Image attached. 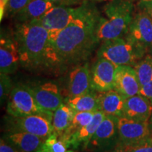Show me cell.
<instances>
[{"label":"cell","mask_w":152,"mask_h":152,"mask_svg":"<svg viewBox=\"0 0 152 152\" xmlns=\"http://www.w3.org/2000/svg\"><path fill=\"white\" fill-rule=\"evenodd\" d=\"M139 94L147 98L152 104V80L148 83L147 84L141 86Z\"/></svg>","instance_id":"obj_29"},{"label":"cell","mask_w":152,"mask_h":152,"mask_svg":"<svg viewBox=\"0 0 152 152\" xmlns=\"http://www.w3.org/2000/svg\"><path fill=\"white\" fill-rule=\"evenodd\" d=\"M96 112V111H82L75 113L69 127L64 132V134L61 137V138L67 143L68 139L71 137L74 133L92 122Z\"/></svg>","instance_id":"obj_23"},{"label":"cell","mask_w":152,"mask_h":152,"mask_svg":"<svg viewBox=\"0 0 152 152\" xmlns=\"http://www.w3.org/2000/svg\"><path fill=\"white\" fill-rule=\"evenodd\" d=\"M49 1H52L56 5L67 6V7L79 5L83 1V0H49Z\"/></svg>","instance_id":"obj_32"},{"label":"cell","mask_w":152,"mask_h":152,"mask_svg":"<svg viewBox=\"0 0 152 152\" xmlns=\"http://www.w3.org/2000/svg\"><path fill=\"white\" fill-rule=\"evenodd\" d=\"M13 35L20 66L30 71L47 68L49 33L38 20L16 23Z\"/></svg>","instance_id":"obj_2"},{"label":"cell","mask_w":152,"mask_h":152,"mask_svg":"<svg viewBox=\"0 0 152 152\" xmlns=\"http://www.w3.org/2000/svg\"><path fill=\"white\" fill-rule=\"evenodd\" d=\"M91 90V69L88 63L74 66L68 74V98L84 94Z\"/></svg>","instance_id":"obj_15"},{"label":"cell","mask_w":152,"mask_h":152,"mask_svg":"<svg viewBox=\"0 0 152 152\" xmlns=\"http://www.w3.org/2000/svg\"><path fill=\"white\" fill-rule=\"evenodd\" d=\"M124 37L147 53L152 46V20L144 11L139 9Z\"/></svg>","instance_id":"obj_10"},{"label":"cell","mask_w":152,"mask_h":152,"mask_svg":"<svg viewBox=\"0 0 152 152\" xmlns=\"http://www.w3.org/2000/svg\"><path fill=\"white\" fill-rule=\"evenodd\" d=\"M48 112L38 105L29 85L23 83L14 85L7 100V115L19 117Z\"/></svg>","instance_id":"obj_6"},{"label":"cell","mask_w":152,"mask_h":152,"mask_svg":"<svg viewBox=\"0 0 152 152\" xmlns=\"http://www.w3.org/2000/svg\"><path fill=\"white\" fill-rule=\"evenodd\" d=\"M125 147L130 152H152V136L134 145Z\"/></svg>","instance_id":"obj_28"},{"label":"cell","mask_w":152,"mask_h":152,"mask_svg":"<svg viewBox=\"0 0 152 152\" xmlns=\"http://www.w3.org/2000/svg\"><path fill=\"white\" fill-rule=\"evenodd\" d=\"M66 152H75V151H72V150H69V151H66Z\"/></svg>","instance_id":"obj_38"},{"label":"cell","mask_w":152,"mask_h":152,"mask_svg":"<svg viewBox=\"0 0 152 152\" xmlns=\"http://www.w3.org/2000/svg\"><path fill=\"white\" fill-rule=\"evenodd\" d=\"M109 152H130L129 150L126 147H123V146H118L115 149L111 150Z\"/></svg>","instance_id":"obj_34"},{"label":"cell","mask_w":152,"mask_h":152,"mask_svg":"<svg viewBox=\"0 0 152 152\" xmlns=\"http://www.w3.org/2000/svg\"><path fill=\"white\" fill-rule=\"evenodd\" d=\"M140 85H144L152 80V56L147 54L134 66Z\"/></svg>","instance_id":"obj_24"},{"label":"cell","mask_w":152,"mask_h":152,"mask_svg":"<svg viewBox=\"0 0 152 152\" xmlns=\"http://www.w3.org/2000/svg\"><path fill=\"white\" fill-rule=\"evenodd\" d=\"M150 53H151V56H152V46L151 47V49H150Z\"/></svg>","instance_id":"obj_37"},{"label":"cell","mask_w":152,"mask_h":152,"mask_svg":"<svg viewBox=\"0 0 152 152\" xmlns=\"http://www.w3.org/2000/svg\"><path fill=\"white\" fill-rule=\"evenodd\" d=\"M118 117L106 115L85 149L88 152H109L118 147Z\"/></svg>","instance_id":"obj_7"},{"label":"cell","mask_w":152,"mask_h":152,"mask_svg":"<svg viewBox=\"0 0 152 152\" xmlns=\"http://www.w3.org/2000/svg\"><path fill=\"white\" fill-rule=\"evenodd\" d=\"M75 113L67 104H63L53 113L52 125L54 132L61 137L67 130Z\"/></svg>","instance_id":"obj_22"},{"label":"cell","mask_w":152,"mask_h":152,"mask_svg":"<svg viewBox=\"0 0 152 152\" xmlns=\"http://www.w3.org/2000/svg\"></svg>","instance_id":"obj_40"},{"label":"cell","mask_w":152,"mask_h":152,"mask_svg":"<svg viewBox=\"0 0 152 152\" xmlns=\"http://www.w3.org/2000/svg\"><path fill=\"white\" fill-rule=\"evenodd\" d=\"M20 65L12 30H1L0 38V73L11 75Z\"/></svg>","instance_id":"obj_11"},{"label":"cell","mask_w":152,"mask_h":152,"mask_svg":"<svg viewBox=\"0 0 152 152\" xmlns=\"http://www.w3.org/2000/svg\"><path fill=\"white\" fill-rule=\"evenodd\" d=\"M146 55L145 51L125 37L103 42L97 51L98 58H106L116 66L134 67Z\"/></svg>","instance_id":"obj_4"},{"label":"cell","mask_w":152,"mask_h":152,"mask_svg":"<svg viewBox=\"0 0 152 152\" xmlns=\"http://www.w3.org/2000/svg\"><path fill=\"white\" fill-rule=\"evenodd\" d=\"M1 137L21 152H36L45 140L26 132H5Z\"/></svg>","instance_id":"obj_17"},{"label":"cell","mask_w":152,"mask_h":152,"mask_svg":"<svg viewBox=\"0 0 152 152\" xmlns=\"http://www.w3.org/2000/svg\"><path fill=\"white\" fill-rule=\"evenodd\" d=\"M103 11L105 17L101 16L96 28L99 43L124 37L134 17L132 0H111Z\"/></svg>","instance_id":"obj_3"},{"label":"cell","mask_w":152,"mask_h":152,"mask_svg":"<svg viewBox=\"0 0 152 152\" xmlns=\"http://www.w3.org/2000/svg\"><path fill=\"white\" fill-rule=\"evenodd\" d=\"M145 1H151V0H145Z\"/></svg>","instance_id":"obj_39"},{"label":"cell","mask_w":152,"mask_h":152,"mask_svg":"<svg viewBox=\"0 0 152 152\" xmlns=\"http://www.w3.org/2000/svg\"><path fill=\"white\" fill-rule=\"evenodd\" d=\"M138 8L140 10L144 11L152 20V0L151 1L141 0L138 3Z\"/></svg>","instance_id":"obj_30"},{"label":"cell","mask_w":152,"mask_h":152,"mask_svg":"<svg viewBox=\"0 0 152 152\" xmlns=\"http://www.w3.org/2000/svg\"><path fill=\"white\" fill-rule=\"evenodd\" d=\"M89 1H103L104 0H89Z\"/></svg>","instance_id":"obj_36"},{"label":"cell","mask_w":152,"mask_h":152,"mask_svg":"<svg viewBox=\"0 0 152 152\" xmlns=\"http://www.w3.org/2000/svg\"><path fill=\"white\" fill-rule=\"evenodd\" d=\"M68 145L56 132H53L45 139L36 152H66Z\"/></svg>","instance_id":"obj_25"},{"label":"cell","mask_w":152,"mask_h":152,"mask_svg":"<svg viewBox=\"0 0 152 152\" xmlns=\"http://www.w3.org/2000/svg\"><path fill=\"white\" fill-rule=\"evenodd\" d=\"M150 128H151V132H152V115H151V118H150Z\"/></svg>","instance_id":"obj_35"},{"label":"cell","mask_w":152,"mask_h":152,"mask_svg":"<svg viewBox=\"0 0 152 152\" xmlns=\"http://www.w3.org/2000/svg\"><path fill=\"white\" fill-rule=\"evenodd\" d=\"M14 86L9 75L0 73V100L1 106L8 100Z\"/></svg>","instance_id":"obj_26"},{"label":"cell","mask_w":152,"mask_h":152,"mask_svg":"<svg viewBox=\"0 0 152 152\" xmlns=\"http://www.w3.org/2000/svg\"><path fill=\"white\" fill-rule=\"evenodd\" d=\"M8 2L9 0H0V20L1 21L5 16L6 8H7Z\"/></svg>","instance_id":"obj_33"},{"label":"cell","mask_w":152,"mask_h":152,"mask_svg":"<svg viewBox=\"0 0 152 152\" xmlns=\"http://www.w3.org/2000/svg\"><path fill=\"white\" fill-rule=\"evenodd\" d=\"M56 6L49 0H31L14 18L17 23H24L37 20Z\"/></svg>","instance_id":"obj_20"},{"label":"cell","mask_w":152,"mask_h":152,"mask_svg":"<svg viewBox=\"0 0 152 152\" xmlns=\"http://www.w3.org/2000/svg\"><path fill=\"white\" fill-rule=\"evenodd\" d=\"M117 66L104 58H98L91 69V87L98 92L114 89Z\"/></svg>","instance_id":"obj_12"},{"label":"cell","mask_w":152,"mask_h":152,"mask_svg":"<svg viewBox=\"0 0 152 152\" xmlns=\"http://www.w3.org/2000/svg\"><path fill=\"white\" fill-rule=\"evenodd\" d=\"M101 16L94 4L85 0L84 11L75 21L57 33H49L47 68L64 70L88 59L100 44L96 28Z\"/></svg>","instance_id":"obj_1"},{"label":"cell","mask_w":152,"mask_h":152,"mask_svg":"<svg viewBox=\"0 0 152 152\" xmlns=\"http://www.w3.org/2000/svg\"><path fill=\"white\" fill-rule=\"evenodd\" d=\"M0 152H21L14 147L11 144L8 143L1 137L0 140Z\"/></svg>","instance_id":"obj_31"},{"label":"cell","mask_w":152,"mask_h":152,"mask_svg":"<svg viewBox=\"0 0 152 152\" xmlns=\"http://www.w3.org/2000/svg\"><path fill=\"white\" fill-rule=\"evenodd\" d=\"M31 0H9L5 15L7 17H14Z\"/></svg>","instance_id":"obj_27"},{"label":"cell","mask_w":152,"mask_h":152,"mask_svg":"<svg viewBox=\"0 0 152 152\" xmlns=\"http://www.w3.org/2000/svg\"><path fill=\"white\" fill-rule=\"evenodd\" d=\"M66 104L75 113L82 111H97L99 110V92L92 90L84 94L68 98Z\"/></svg>","instance_id":"obj_21"},{"label":"cell","mask_w":152,"mask_h":152,"mask_svg":"<svg viewBox=\"0 0 152 152\" xmlns=\"http://www.w3.org/2000/svg\"><path fill=\"white\" fill-rule=\"evenodd\" d=\"M53 113L48 112L19 117L8 115L4 118V130L5 132H29L46 139L54 132Z\"/></svg>","instance_id":"obj_5"},{"label":"cell","mask_w":152,"mask_h":152,"mask_svg":"<svg viewBox=\"0 0 152 152\" xmlns=\"http://www.w3.org/2000/svg\"><path fill=\"white\" fill-rule=\"evenodd\" d=\"M140 81L134 67L130 66H118L115 69L114 89L125 99L139 94Z\"/></svg>","instance_id":"obj_14"},{"label":"cell","mask_w":152,"mask_h":152,"mask_svg":"<svg viewBox=\"0 0 152 152\" xmlns=\"http://www.w3.org/2000/svg\"><path fill=\"white\" fill-rule=\"evenodd\" d=\"M119 146L129 147L152 136L149 121H138L122 116L118 118Z\"/></svg>","instance_id":"obj_9"},{"label":"cell","mask_w":152,"mask_h":152,"mask_svg":"<svg viewBox=\"0 0 152 152\" xmlns=\"http://www.w3.org/2000/svg\"><path fill=\"white\" fill-rule=\"evenodd\" d=\"M85 0L76 7L56 5L37 19L49 33L60 31L73 23L84 11Z\"/></svg>","instance_id":"obj_8"},{"label":"cell","mask_w":152,"mask_h":152,"mask_svg":"<svg viewBox=\"0 0 152 152\" xmlns=\"http://www.w3.org/2000/svg\"><path fill=\"white\" fill-rule=\"evenodd\" d=\"M99 110L107 115L120 118L123 115L125 98L115 89L99 92Z\"/></svg>","instance_id":"obj_18"},{"label":"cell","mask_w":152,"mask_h":152,"mask_svg":"<svg viewBox=\"0 0 152 152\" xmlns=\"http://www.w3.org/2000/svg\"><path fill=\"white\" fill-rule=\"evenodd\" d=\"M105 116L106 114L103 111L100 110L96 111L95 113L94 118L90 124L77 131L68 139L67 142L68 147L76 149L83 144V148L85 149L90 139L97 130L99 125H100Z\"/></svg>","instance_id":"obj_19"},{"label":"cell","mask_w":152,"mask_h":152,"mask_svg":"<svg viewBox=\"0 0 152 152\" xmlns=\"http://www.w3.org/2000/svg\"><path fill=\"white\" fill-rule=\"evenodd\" d=\"M152 115V104L140 94L125 99L123 116L138 121H150Z\"/></svg>","instance_id":"obj_16"},{"label":"cell","mask_w":152,"mask_h":152,"mask_svg":"<svg viewBox=\"0 0 152 152\" xmlns=\"http://www.w3.org/2000/svg\"><path fill=\"white\" fill-rule=\"evenodd\" d=\"M29 86L38 105L45 111L54 112L64 104L58 87L52 82L36 83Z\"/></svg>","instance_id":"obj_13"}]
</instances>
